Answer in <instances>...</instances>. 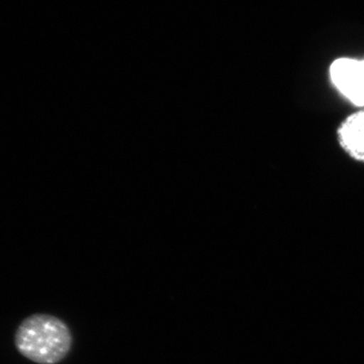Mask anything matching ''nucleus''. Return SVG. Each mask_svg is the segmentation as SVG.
I'll list each match as a JSON object with an SVG mask.
<instances>
[{
	"instance_id": "7ed1b4c3",
	"label": "nucleus",
	"mask_w": 364,
	"mask_h": 364,
	"mask_svg": "<svg viewBox=\"0 0 364 364\" xmlns=\"http://www.w3.org/2000/svg\"><path fill=\"white\" fill-rule=\"evenodd\" d=\"M337 140L349 157L364 163V109L345 117L337 129Z\"/></svg>"
},
{
	"instance_id": "f257e3e1",
	"label": "nucleus",
	"mask_w": 364,
	"mask_h": 364,
	"mask_svg": "<svg viewBox=\"0 0 364 364\" xmlns=\"http://www.w3.org/2000/svg\"><path fill=\"white\" fill-rule=\"evenodd\" d=\"M68 326L55 316L35 314L16 329L14 344L21 355L38 364H57L68 355L72 347Z\"/></svg>"
},
{
	"instance_id": "f03ea898",
	"label": "nucleus",
	"mask_w": 364,
	"mask_h": 364,
	"mask_svg": "<svg viewBox=\"0 0 364 364\" xmlns=\"http://www.w3.org/2000/svg\"><path fill=\"white\" fill-rule=\"evenodd\" d=\"M329 76L342 97L355 107H364V59H336L330 65Z\"/></svg>"
}]
</instances>
